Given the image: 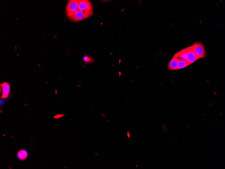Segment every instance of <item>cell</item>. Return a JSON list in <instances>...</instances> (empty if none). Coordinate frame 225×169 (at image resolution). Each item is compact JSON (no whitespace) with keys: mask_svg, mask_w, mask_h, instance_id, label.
Returning <instances> with one entry per match:
<instances>
[{"mask_svg":"<svg viewBox=\"0 0 225 169\" xmlns=\"http://www.w3.org/2000/svg\"><path fill=\"white\" fill-rule=\"evenodd\" d=\"M10 91V86L8 83H4L1 84V98L5 99L8 97Z\"/></svg>","mask_w":225,"mask_h":169,"instance_id":"obj_5","label":"cell"},{"mask_svg":"<svg viewBox=\"0 0 225 169\" xmlns=\"http://www.w3.org/2000/svg\"><path fill=\"white\" fill-rule=\"evenodd\" d=\"M78 10L83 12L92 11L93 8L91 2L88 0H78Z\"/></svg>","mask_w":225,"mask_h":169,"instance_id":"obj_4","label":"cell"},{"mask_svg":"<svg viewBox=\"0 0 225 169\" xmlns=\"http://www.w3.org/2000/svg\"><path fill=\"white\" fill-rule=\"evenodd\" d=\"M188 51L187 54V61L191 64L194 63L199 59L194 52L192 50L191 46L188 47Z\"/></svg>","mask_w":225,"mask_h":169,"instance_id":"obj_6","label":"cell"},{"mask_svg":"<svg viewBox=\"0 0 225 169\" xmlns=\"http://www.w3.org/2000/svg\"><path fill=\"white\" fill-rule=\"evenodd\" d=\"M188 51V49L187 47L175 54L174 56L179 60H187Z\"/></svg>","mask_w":225,"mask_h":169,"instance_id":"obj_7","label":"cell"},{"mask_svg":"<svg viewBox=\"0 0 225 169\" xmlns=\"http://www.w3.org/2000/svg\"><path fill=\"white\" fill-rule=\"evenodd\" d=\"M190 65L191 64L187 62V60H179L178 63L177 70L185 68Z\"/></svg>","mask_w":225,"mask_h":169,"instance_id":"obj_10","label":"cell"},{"mask_svg":"<svg viewBox=\"0 0 225 169\" xmlns=\"http://www.w3.org/2000/svg\"><path fill=\"white\" fill-rule=\"evenodd\" d=\"M191 47L199 59L206 57V52L204 46L202 43L195 42L193 45L191 46Z\"/></svg>","mask_w":225,"mask_h":169,"instance_id":"obj_2","label":"cell"},{"mask_svg":"<svg viewBox=\"0 0 225 169\" xmlns=\"http://www.w3.org/2000/svg\"><path fill=\"white\" fill-rule=\"evenodd\" d=\"M179 60L177 58L174 56L168 63V69L171 70H177L178 63Z\"/></svg>","mask_w":225,"mask_h":169,"instance_id":"obj_8","label":"cell"},{"mask_svg":"<svg viewBox=\"0 0 225 169\" xmlns=\"http://www.w3.org/2000/svg\"><path fill=\"white\" fill-rule=\"evenodd\" d=\"M93 14V11L85 12L78 10L68 18L73 21L78 22L89 18L92 16Z\"/></svg>","mask_w":225,"mask_h":169,"instance_id":"obj_1","label":"cell"},{"mask_svg":"<svg viewBox=\"0 0 225 169\" xmlns=\"http://www.w3.org/2000/svg\"><path fill=\"white\" fill-rule=\"evenodd\" d=\"M17 156L18 158L20 160H23L25 159L24 157L23 156L21 152V151H19L17 154Z\"/></svg>","mask_w":225,"mask_h":169,"instance_id":"obj_11","label":"cell"},{"mask_svg":"<svg viewBox=\"0 0 225 169\" xmlns=\"http://www.w3.org/2000/svg\"><path fill=\"white\" fill-rule=\"evenodd\" d=\"M83 62L86 64L88 65L94 62L95 59L91 56V55L85 54L83 57Z\"/></svg>","mask_w":225,"mask_h":169,"instance_id":"obj_9","label":"cell"},{"mask_svg":"<svg viewBox=\"0 0 225 169\" xmlns=\"http://www.w3.org/2000/svg\"><path fill=\"white\" fill-rule=\"evenodd\" d=\"M78 0H70L67 4L66 12L68 17L71 16L78 10Z\"/></svg>","mask_w":225,"mask_h":169,"instance_id":"obj_3","label":"cell"},{"mask_svg":"<svg viewBox=\"0 0 225 169\" xmlns=\"http://www.w3.org/2000/svg\"><path fill=\"white\" fill-rule=\"evenodd\" d=\"M23 156H24L25 159L27 158L28 156V153L27 151L24 150H20Z\"/></svg>","mask_w":225,"mask_h":169,"instance_id":"obj_12","label":"cell"},{"mask_svg":"<svg viewBox=\"0 0 225 169\" xmlns=\"http://www.w3.org/2000/svg\"><path fill=\"white\" fill-rule=\"evenodd\" d=\"M1 106H2L4 104V101L3 100H1Z\"/></svg>","mask_w":225,"mask_h":169,"instance_id":"obj_13","label":"cell"}]
</instances>
